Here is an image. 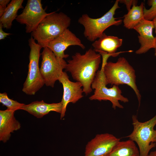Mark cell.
<instances>
[{
	"label": "cell",
	"instance_id": "6da1fadb",
	"mask_svg": "<svg viewBox=\"0 0 156 156\" xmlns=\"http://www.w3.org/2000/svg\"><path fill=\"white\" fill-rule=\"evenodd\" d=\"M101 57L90 48L83 54L76 53L67 61L65 71L70 72L73 79L82 84L83 92L86 95L92 91L91 84L101 63Z\"/></svg>",
	"mask_w": 156,
	"mask_h": 156
},
{
	"label": "cell",
	"instance_id": "7a4b0ae2",
	"mask_svg": "<svg viewBox=\"0 0 156 156\" xmlns=\"http://www.w3.org/2000/svg\"><path fill=\"white\" fill-rule=\"evenodd\" d=\"M102 57V65L106 84L112 86L126 84L131 87L135 92L140 107L141 96L136 83L135 70L124 57L119 58L116 62H107L108 58L112 56L107 53L100 51Z\"/></svg>",
	"mask_w": 156,
	"mask_h": 156
},
{
	"label": "cell",
	"instance_id": "3957f363",
	"mask_svg": "<svg viewBox=\"0 0 156 156\" xmlns=\"http://www.w3.org/2000/svg\"><path fill=\"white\" fill-rule=\"evenodd\" d=\"M70 18L62 12H51L41 22L31 36L42 48L68 29Z\"/></svg>",
	"mask_w": 156,
	"mask_h": 156
},
{
	"label": "cell",
	"instance_id": "277c9868",
	"mask_svg": "<svg viewBox=\"0 0 156 156\" xmlns=\"http://www.w3.org/2000/svg\"><path fill=\"white\" fill-rule=\"evenodd\" d=\"M133 129L126 137L129 138L138 144L140 156H148L150 151L156 146V114L149 120L140 122L136 115L132 116Z\"/></svg>",
	"mask_w": 156,
	"mask_h": 156
},
{
	"label": "cell",
	"instance_id": "5b68a950",
	"mask_svg": "<svg viewBox=\"0 0 156 156\" xmlns=\"http://www.w3.org/2000/svg\"><path fill=\"white\" fill-rule=\"evenodd\" d=\"M119 3V0H116L111 8L99 18H91L87 14H83L79 17L78 22L83 26V34L88 40L94 42L109 27L121 24L122 20H117L114 17L116 10L120 8Z\"/></svg>",
	"mask_w": 156,
	"mask_h": 156
},
{
	"label": "cell",
	"instance_id": "8992f818",
	"mask_svg": "<svg viewBox=\"0 0 156 156\" xmlns=\"http://www.w3.org/2000/svg\"><path fill=\"white\" fill-rule=\"evenodd\" d=\"M30 48L29 63L27 76L22 88L23 91L28 95H34L44 85L39 66L40 50L42 47L31 36L28 40Z\"/></svg>",
	"mask_w": 156,
	"mask_h": 156
},
{
	"label": "cell",
	"instance_id": "52a82bcc",
	"mask_svg": "<svg viewBox=\"0 0 156 156\" xmlns=\"http://www.w3.org/2000/svg\"><path fill=\"white\" fill-rule=\"evenodd\" d=\"M107 85L103 72V66L102 64L101 70L97 71L91 84V88L94 89V94L89 97V99L99 101H109L111 102L112 107L114 109L117 107L123 108L124 107L119 101L127 103L129 101L128 99L122 94L121 90L118 86L113 85L112 87L108 88Z\"/></svg>",
	"mask_w": 156,
	"mask_h": 156
},
{
	"label": "cell",
	"instance_id": "ba28073f",
	"mask_svg": "<svg viewBox=\"0 0 156 156\" xmlns=\"http://www.w3.org/2000/svg\"><path fill=\"white\" fill-rule=\"evenodd\" d=\"M41 54L42 60L40 71L44 84L53 87L56 81L62 75L67 63L64 59L57 58L47 47L43 48Z\"/></svg>",
	"mask_w": 156,
	"mask_h": 156
},
{
	"label": "cell",
	"instance_id": "9c48e42d",
	"mask_svg": "<svg viewBox=\"0 0 156 156\" xmlns=\"http://www.w3.org/2000/svg\"><path fill=\"white\" fill-rule=\"evenodd\" d=\"M50 13H47L43 8L41 0H28L22 12L15 20L20 24L25 25L27 33H31Z\"/></svg>",
	"mask_w": 156,
	"mask_h": 156
},
{
	"label": "cell",
	"instance_id": "30bf717a",
	"mask_svg": "<svg viewBox=\"0 0 156 156\" xmlns=\"http://www.w3.org/2000/svg\"><path fill=\"white\" fill-rule=\"evenodd\" d=\"M120 139L110 133L97 134L86 145L84 156H109Z\"/></svg>",
	"mask_w": 156,
	"mask_h": 156
},
{
	"label": "cell",
	"instance_id": "8fae6325",
	"mask_svg": "<svg viewBox=\"0 0 156 156\" xmlns=\"http://www.w3.org/2000/svg\"><path fill=\"white\" fill-rule=\"evenodd\" d=\"M73 45L79 46L83 49L85 48L81 40L68 28L50 41L47 47L52 51L57 58L62 60L69 56V55L64 53V51L68 47Z\"/></svg>",
	"mask_w": 156,
	"mask_h": 156
},
{
	"label": "cell",
	"instance_id": "7c38bea8",
	"mask_svg": "<svg viewBox=\"0 0 156 156\" xmlns=\"http://www.w3.org/2000/svg\"><path fill=\"white\" fill-rule=\"evenodd\" d=\"M58 81L62 84L63 89V96L61 101L62 105L60 117L61 120L65 115L68 104L70 103H75L82 98L83 91L82 84L78 82L70 81L65 72H63Z\"/></svg>",
	"mask_w": 156,
	"mask_h": 156
},
{
	"label": "cell",
	"instance_id": "4fadbf2b",
	"mask_svg": "<svg viewBox=\"0 0 156 156\" xmlns=\"http://www.w3.org/2000/svg\"><path fill=\"white\" fill-rule=\"evenodd\" d=\"M154 28L153 21L144 19L134 28L139 34L138 38L140 44L139 48L135 51L136 54L144 53L151 49L155 48L156 39L153 34Z\"/></svg>",
	"mask_w": 156,
	"mask_h": 156
},
{
	"label": "cell",
	"instance_id": "5bb4252c",
	"mask_svg": "<svg viewBox=\"0 0 156 156\" xmlns=\"http://www.w3.org/2000/svg\"><path fill=\"white\" fill-rule=\"evenodd\" d=\"M14 112L7 109L0 110V140L3 143L9 140L11 133L21 128L20 123L14 116Z\"/></svg>",
	"mask_w": 156,
	"mask_h": 156
},
{
	"label": "cell",
	"instance_id": "9a60e30c",
	"mask_svg": "<svg viewBox=\"0 0 156 156\" xmlns=\"http://www.w3.org/2000/svg\"><path fill=\"white\" fill-rule=\"evenodd\" d=\"M123 40L117 36H107L104 33L97 40L92 44L94 50L96 52L101 51L116 57L120 53L125 52H131L132 50L116 52L117 49L122 45Z\"/></svg>",
	"mask_w": 156,
	"mask_h": 156
},
{
	"label": "cell",
	"instance_id": "2e32d148",
	"mask_svg": "<svg viewBox=\"0 0 156 156\" xmlns=\"http://www.w3.org/2000/svg\"><path fill=\"white\" fill-rule=\"evenodd\" d=\"M21 109L27 112L37 118H41L51 111L61 114L62 110V105L61 102L47 103L43 100L36 101L27 105L25 104Z\"/></svg>",
	"mask_w": 156,
	"mask_h": 156
},
{
	"label": "cell",
	"instance_id": "e0dca14e",
	"mask_svg": "<svg viewBox=\"0 0 156 156\" xmlns=\"http://www.w3.org/2000/svg\"><path fill=\"white\" fill-rule=\"evenodd\" d=\"M23 0H12L8 5L3 15L0 17V23L3 28L7 29H10L13 21L18 16V10L23 8L22 4Z\"/></svg>",
	"mask_w": 156,
	"mask_h": 156
},
{
	"label": "cell",
	"instance_id": "ac0fdd59",
	"mask_svg": "<svg viewBox=\"0 0 156 156\" xmlns=\"http://www.w3.org/2000/svg\"><path fill=\"white\" fill-rule=\"evenodd\" d=\"M109 156H140V153L135 142L129 139L119 141Z\"/></svg>",
	"mask_w": 156,
	"mask_h": 156
},
{
	"label": "cell",
	"instance_id": "d6986e66",
	"mask_svg": "<svg viewBox=\"0 0 156 156\" xmlns=\"http://www.w3.org/2000/svg\"><path fill=\"white\" fill-rule=\"evenodd\" d=\"M144 3L140 5H133L132 8L124 16V26L128 29H133L141 21L144 19L143 10Z\"/></svg>",
	"mask_w": 156,
	"mask_h": 156
},
{
	"label": "cell",
	"instance_id": "ffe728a7",
	"mask_svg": "<svg viewBox=\"0 0 156 156\" xmlns=\"http://www.w3.org/2000/svg\"><path fill=\"white\" fill-rule=\"evenodd\" d=\"M0 102L3 106H6L7 109L14 112L21 109L25 104L9 98L6 92L0 93Z\"/></svg>",
	"mask_w": 156,
	"mask_h": 156
},
{
	"label": "cell",
	"instance_id": "44dd1931",
	"mask_svg": "<svg viewBox=\"0 0 156 156\" xmlns=\"http://www.w3.org/2000/svg\"><path fill=\"white\" fill-rule=\"evenodd\" d=\"M147 4L151 6V7L148 9L144 7V18L148 20L153 21L156 16V0H148L147 1Z\"/></svg>",
	"mask_w": 156,
	"mask_h": 156
},
{
	"label": "cell",
	"instance_id": "7402d4cb",
	"mask_svg": "<svg viewBox=\"0 0 156 156\" xmlns=\"http://www.w3.org/2000/svg\"><path fill=\"white\" fill-rule=\"evenodd\" d=\"M119 2L125 4L128 11L131 9V6L133 5H137L138 1L135 0H119Z\"/></svg>",
	"mask_w": 156,
	"mask_h": 156
},
{
	"label": "cell",
	"instance_id": "603a6c76",
	"mask_svg": "<svg viewBox=\"0 0 156 156\" xmlns=\"http://www.w3.org/2000/svg\"><path fill=\"white\" fill-rule=\"evenodd\" d=\"M10 2V0H0V17L3 14L8 5Z\"/></svg>",
	"mask_w": 156,
	"mask_h": 156
},
{
	"label": "cell",
	"instance_id": "cb8c5ba5",
	"mask_svg": "<svg viewBox=\"0 0 156 156\" xmlns=\"http://www.w3.org/2000/svg\"><path fill=\"white\" fill-rule=\"evenodd\" d=\"M3 28L2 24L0 23V40L4 39L8 36L11 34L10 33L5 32L3 30Z\"/></svg>",
	"mask_w": 156,
	"mask_h": 156
},
{
	"label": "cell",
	"instance_id": "d4e9b609",
	"mask_svg": "<svg viewBox=\"0 0 156 156\" xmlns=\"http://www.w3.org/2000/svg\"><path fill=\"white\" fill-rule=\"evenodd\" d=\"M153 21L154 26V29H155V32L156 34L155 38L156 39V16L154 18L153 20ZM155 49V55L156 56V46Z\"/></svg>",
	"mask_w": 156,
	"mask_h": 156
},
{
	"label": "cell",
	"instance_id": "484cf974",
	"mask_svg": "<svg viewBox=\"0 0 156 156\" xmlns=\"http://www.w3.org/2000/svg\"><path fill=\"white\" fill-rule=\"evenodd\" d=\"M148 156H156V151L150 152Z\"/></svg>",
	"mask_w": 156,
	"mask_h": 156
}]
</instances>
